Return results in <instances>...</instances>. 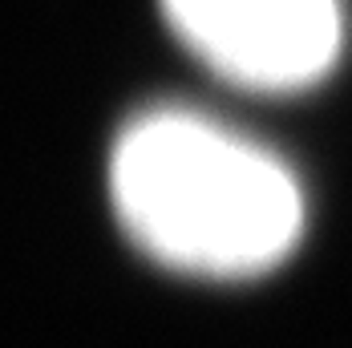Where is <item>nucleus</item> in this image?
<instances>
[{
    "label": "nucleus",
    "instance_id": "nucleus-1",
    "mask_svg": "<svg viewBox=\"0 0 352 348\" xmlns=\"http://www.w3.org/2000/svg\"><path fill=\"white\" fill-rule=\"evenodd\" d=\"M109 199L150 259L203 279L263 276L304 235L296 174L195 109H150L118 134Z\"/></svg>",
    "mask_w": 352,
    "mask_h": 348
},
{
    "label": "nucleus",
    "instance_id": "nucleus-2",
    "mask_svg": "<svg viewBox=\"0 0 352 348\" xmlns=\"http://www.w3.org/2000/svg\"><path fill=\"white\" fill-rule=\"evenodd\" d=\"M170 33L223 81L296 94L340 61V0H162Z\"/></svg>",
    "mask_w": 352,
    "mask_h": 348
}]
</instances>
